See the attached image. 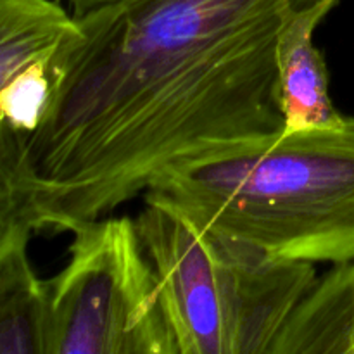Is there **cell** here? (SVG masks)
Here are the masks:
<instances>
[{
	"label": "cell",
	"instance_id": "1",
	"mask_svg": "<svg viewBox=\"0 0 354 354\" xmlns=\"http://www.w3.org/2000/svg\"><path fill=\"white\" fill-rule=\"evenodd\" d=\"M313 0H118L75 14L26 156L44 228L109 216L166 171L283 133L277 38Z\"/></svg>",
	"mask_w": 354,
	"mask_h": 354
},
{
	"label": "cell",
	"instance_id": "2",
	"mask_svg": "<svg viewBox=\"0 0 354 354\" xmlns=\"http://www.w3.org/2000/svg\"><path fill=\"white\" fill-rule=\"evenodd\" d=\"M144 203L279 261H353L354 116L176 166Z\"/></svg>",
	"mask_w": 354,
	"mask_h": 354
},
{
	"label": "cell",
	"instance_id": "3",
	"mask_svg": "<svg viewBox=\"0 0 354 354\" xmlns=\"http://www.w3.org/2000/svg\"><path fill=\"white\" fill-rule=\"evenodd\" d=\"M178 354H272L318 273L144 204L133 218Z\"/></svg>",
	"mask_w": 354,
	"mask_h": 354
},
{
	"label": "cell",
	"instance_id": "4",
	"mask_svg": "<svg viewBox=\"0 0 354 354\" xmlns=\"http://www.w3.org/2000/svg\"><path fill=\"white\" fill-rule=\"evenodd\" d=\"M69 261L45 280L47 354H178L133 218L71 230Z\"/></svg>",
	"mask_w": 354,
	"mask_h": 354
},
{
	"label": "cell",
	"instance_id": "5",
	"mask_svg": "<svg viewBox=\"0 0 354 354\" xmlns=\"http://www.w3.org/2000/svg\"><path fill=\"white\" fill-rule=\"evenodd\" d=\"M341 0H313L294 9L277 38L283 131L337 127L344 121L328 90V68L315 45V31Z\"/></svg>",
	"mask_w": 354,
	"mask_h": 354
},
{
	"label": "cell",
	"instance_id": "6",
	"mask_svg": "<svg viewBox=\"0 0 354 354\" xmlns=\"http://www.w3.org/2000/svg\"><path fill=\"white\" fill-rule=\"evenodd\" d=\"M272 354H354V259L317 277Z\"/></svg>",
	"mask_w": 354,
	"mask_h": 354
},
{
	"label": "cell",
	"instance_id": "7",
	"mask_svg": "<svg viewBox=\"0 0 354 354\" xmlns=\"http://www.w3.org/2000/svg\"><path fill=\"white\" fill-rule=\"evenodd\" d=\"M0 354H47V292L28 244L0 258Z\"/></svg>",
	"mask_w": 354,
	"mask_h": 354
},
{
	"label": "cell",
	"instance_id": "8",
	"mask_svg": "<svg viewBox=\"0 0 354 354\" xmlns=\"http://www.w3.org/2000/svg\"><path fill=\"white\" fill-rule=\"evenodd\" d=\"M76 33L75 14L57 0H0V86Z\"/></svg>",
	"mask_w": 354,
	"mask_h": 354
},
{
	"label": "cell",
	"instance_id": "9",
	"mask_svg": "<svg viewBox=\"0 0 354 354\" xmlns=\"http://www.w3.org/2000/svg\"><path fill=\"white\" fill-rule=\"evenodd\" d=\"M37 185L26 156V135L0 116V258L41 230Z\"/></svg>",
	"mask_w": 354,
	"mask_h": 354
},
{
	"label": "cell",
	"instance_id": "10",
	"mask_svg": "<svg viewBox=\"0 0 354 354\" xmlns=\"http://www.w3.org/2000/svg\"><path fill=\"white\" fill-rule=\"evenodd\" d=\"M54 55L37 59L0 86V116L24 135L37 130L52 93Z\"/></svg>",
	"mask_w": 354,
	"mask_h": 354
},
{
	"label": "cell",
	"instance_id": "11",
	"mask_svg": "<svg viewBox=\"0 0 354 354\" xmlns=\"http://www.w3.org/2000/svg\"><path fill=\"white\" fill-rule=\"evenodd\" d=\"M73 7V14H82L86 10H92L95 7L106 6V3L118 2V0H68Z\"/></svg>",
	"mask_w": 354,
	"mask_h": 354
}]
</instances>
